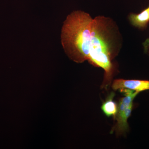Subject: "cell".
<instances>
[{
	"label": "cell",
	"instance_id": "obj_6",
	"mask_svg": "<svg viewBox=\"0 0 149 149\" xmlns=\"http://www.w3.org/2000/svg\"><path fill=\"white\" fill-rule=\"evenodd\" d=\"M115 96L113 93H111L108 96L105 101L103 103L101 109L104 114L107 117L113 116L115 118L117 112L118 106L117 104L113 101Z\"/></svg>",
	"mask_w": 149,
	"mask_h": 149
},
{
	"label": "cell",
	"instance_id": "obj_3",
	"mask_svg": "<svg viewBox=\"0 0 149 149\" xmlns=\"http://www.w3.org/2000/svg\"><path fill=\"white\" fill-rule=\"evenodd\" d=\"M112 88L114 91L128 89L140 93L149 90V80L116 79L113 82Z\"/></svg>",
	"mask_w": 149,
	"mask_h": 149
},
{
	"label": "cell",
	"instance_id": "obj_7",
	"mask_svg": "<svg viewBox=\"0 0 149 149\" xmlns=\"http://www.w3.org/2000/svg\"></svg>",
	"mask_w": 149,
	"mask_h": 149
},
{
	"label": "cell",
	"instance_id": "obj_4",
	"mask_svg": "<svg viewBox=\"0 0 149 149\" xmlns=\"http://www.w3.org/2000/svg\"><path fill=\"white\" fill-rule=\"evenodd\" d=\"M133 106V104L127 108L124 111L116 114L115 118L116 120L115 129L118 134H121L125 133L128 130L129 125L128 123V119L131 115Z\"/></svg>",
	"mask_w": 149,
	"mask_h": 149
},
{
	"label": "cell",
	"instance_id": "obj_1",
	"mask_svg": "<svg viewBox=\"0 0 149 149\" xmlns=\"http://www.w3.org/2000/svg\"><path fill=\"white\" fill-rule=\"evenodd\" d=\"M120 38L117 25L111 19L103 16L93 19L88 61L104 70V85L106 88L111 83L114 72L112 61L119 52Z\"/></svg>",
	"mask_w": 149,
	"mask_h": 149
},
{
	"label": "cell",
	"instance_id": "obj_5",
	"mask_svg": "<svg viewBox=\"0 0 149 149\" xmlns=\"http://www.w3.org/2000/svg\"><path fill=\"white\" fill-rule=\"evenodd\" d=\"M130 23L139 28L146 27L149 22V8L146 9L138 14H131L129 16Z\"/></svg>",
	"mask_w": 149,
	"mask_h": 149
},
{
	"label": "cell",
	"instance_id": "obj_2",
	"mask_svg": "<svg viewBox=\"0 0 149 149\" xmlns=\"http://www.w3.org/2000/svg\"><path fill=\"white\" fill-rule=\"evenodd\" d=\"M93 19L89 14L76 10L67 17L63 22L62 45L66 54L75 62L88 60Z\"/></svg>",
	"mask_w": 149,
	"mask_h": 149
}]
</instances>
